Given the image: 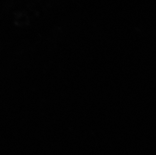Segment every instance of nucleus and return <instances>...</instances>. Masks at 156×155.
<instances>
[]
</instances>
